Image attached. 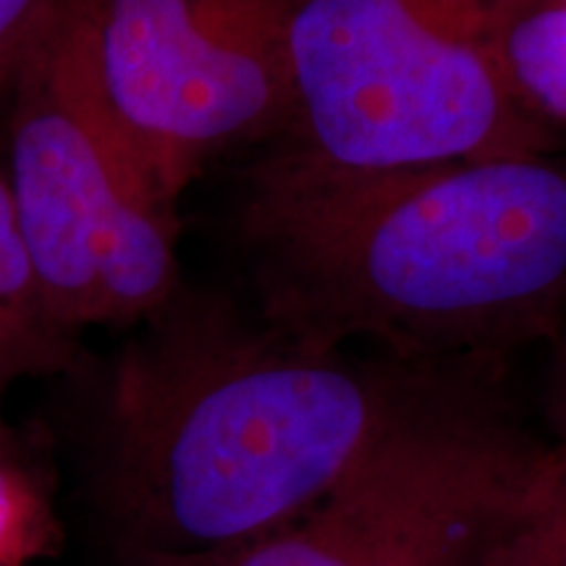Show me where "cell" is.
<instances>
[{"label":"cell","mask_w":566,"mask_h":566,"mask_svg":"<svg viewBox=\"0 0 566 566\" xmlns=\"http://www.w3.org/2000/svg\"><path fill=\"white\" fill-rule=\"evenodd\" d=\"M443 367L315 346L181 283L66 373L92 509L126 564H223L313 509Z\"/></svg>","instance_id":"1"},{"label":"cell","mask_w":566,"mask_h":566,"mask_svg":"<svg viewBox=\"0 0 566 566\" xmlns=\"http://www.w3.org/2000/svg\"><path fill=\"white\" fill-rule=\"evenodd\" d=\"M237 242L254 310L407 365L506 363L566 328V158L328 171L263 150Z\"/></svg>","instance_id":"2"},{"label":"cell","mask_w":566,"mask_h":566,"mask_svg":"<svg viewBox=\"0 0 566 566\" xmlns=\"http://www.w3.org/2000/svg\"><path fill=\"white\" fill-rule=\"evenodd\" d=\"M501 0H286L292 118L268 145L328 171L558 153L495 53Z\"/></svg>","instance_id":"3"},{"label":"cell","mask_w":566,"mask_h":566,"mask_svg":"<svg viewBox=\"0 0 566 566\" xmlns=\"http://www.w3.org/2000/svg\"><path fill=\"white\" fill-rule=\"evenodd\" d=\"M286 0H55L42 45L142 187L179 208L221 155L292 118Z\"/></svg>","instance_id":"4"},{"label":"cell","mask_w":566,"mask_h":566,"mask_svg":"<svg viewBox=\"0 0 566 566\" xmlns=\"http://www.w3.org/2000/svg\"><path fill=\"white\" fill-rule=\"evenodd\" d=\"M504 367L446 365L313 509L218 566H470L546 446Z\"/></svg>","instance_id":"5"},{"label":"cell","mask_w":566,"mask_h":566,"mask_svg":"<svg viewBox=\"0 0 566 566\" xmlns=\"http://www.w3.org/2000/svg\"><path fill=\"white\" fill-rule=\"evenodd\" d=\"M3 124L13 218L53 323L80 342L90 328H132L160 310L184 283L179 216L118 160L42 40Z\"/></svg>","instance_id":"6"},{"label":"cell","mask_w":566,"mask_h":566,"mask_svg":"<svg viewBox=\"0 0 566 566\" xmlns=\"http://www.w3.org/2000/svg\"><path fill=\"white\" fill-rule=\"evenodd\" d=\"M80 357L82 344L63 334L48 313L19 237L0 163V409L21 380L66 375Z\"/></svg>","instance_id":"7"},{"label":"cell","mask_w":566,"mask_h":566,"mask_svg":"<svg viewBox=\"0 0 566 566\" xmlns=\"http://www.w3.org/2000/svg\"><path fill=\"white\" fill-rule=\"evenodd\" d=\"M501 76L537 126L566 132V0H501L495 30Z\"/></svg>","instance_id":"8"},{"label":"cell","mask_w":566,"mask_h":566,"mask_svg":"<svg viewBox=\"0 0 566 566\" xmlns=\"http://www.w3.org/2000/svg\"><path fill=\"white\" fill-rule=\"evenodd\" d=\"M470 566H566V446L551 438Z\"/></svg>","instance_id":"9"},{"label":"cell","mask_w":566,"mask_h":566,"mask_svg":"<svg viewBox=\"0 0 566 566\" xmlns=\"http://www.w3.org/2000/svg\"><path fill=\"white\" fill-rule=\"evenodd\" d=\"M42 516V501L30 472L19 462L9 430L0 424V564H13L21 543L32 533L30 522Z\"/></svg>","instance_id":"10"},{"label":"cell","mask_w":566,"mask_h":566,"mask_svg":"<svg viewBox=\"0 0 566 566\" xmlns=\"http://www.w3.org/2000/svg\"><path fill=\"white\" fill-rule=\"evenodd\" d=\"M55 0H0V118L17 76L45 34Z\"/></svg>","instance_id":"11"},{"label":"cell","mask_w":566,"mask_h":566,"mask_svg":"<svg viewBox=\"0 0 566 566\" xmlns=\"http://www.w3.org/2000/svg\"><path fill=\"white\" fill-rule=\"evenodd\" d=\"M546 417L554 441L566 446V328L551 344V367L546 384Z\"/></svg>","instance_id":"12"}]
</instances>
